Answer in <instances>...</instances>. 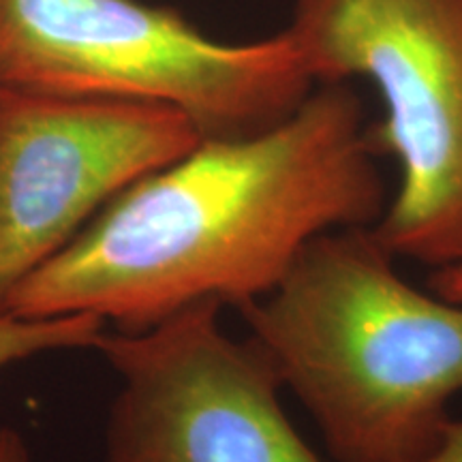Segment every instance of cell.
<instances>
[{
    "instance_id": "obj_1",
    "label": "cell",
    "mask_w": 462,
    "mask_h": 462,
    "mask_svg": "<svg viewBox=\"0 0 462 462\" xmlns=\"http://www.w3.org/2000/svg\"><path fill=\"white\" fill-rule=\"evenodd\" d=\"M379 157L356 90L319 84L279 125L201 140L120 193L17 287L9 313L140 332L201 300L242 309L317 236L379 221Z\"/></svg>"
},
{
    "instance_id": "obj_2",
    "label": "cell",
    "mask_w": 462,
    "mask_h": 462,
    "mask_svg": "<svg viewBox=\"0 0 462 462\" xmlns=\"http://www.w3.org/2000/svg\"><path fill=\"white\" fill-rule=\"evenodd\" d=\"M238 310L334 460L424 462L441 446L462 392V304L404 281L371 227L317 236Z\"/></svg>"
},
{
    "instance_id": "obj_3",
    "label": "cell",
    "mask_w": 462,
    "mask_h": 462,
    "mask_svg": "<svg viewBox=\"0 0 462 462\" xmlns=\"http://www.w3.org/2000/svg\"><path fill=\"white\" fill-rule=\"evenodd\" d=\"M0 88L159 103L227 140L279 125L317 82L287 28L223 43L142 0H0Z\"/></svg>"
},
{
    "instance_id": "obj_4",
    "label": "cell",
    "mask_w": 462,
    "mask_h": 462,
    "mask_svg": "<svg viewBox=\"0 0 462 462\" xmlns=\"http://www.w3.org/2000/svg\"><path fill=\"white\" fill-rule=\"evenodd\" d=\"M287 31L317 86L379 90L373 142L401 184L374 238L432 270L462 263V0H296Z\"/></svg>"
},
{
    "instance_id": "obj_5",
    "label": "cell",
    "mask_w": 462,
    "mask_h": 462,
    "mask_svg": "<svg viewBox=\"0 0 462 462\" xmlns=\"http://www.w3.org/2000/svg\"><path fill=\"white\" fill-rule=\"evenodd\" d=\"M201 300L140 332H106L95 349L120 374L103 462H323L281 402L262 349L221 326Z\"/></svg>"
},
{
    "instance_id": "obj_6",
    "label": "cell",
    "mask_w": 462,
    "mask_h": 462,
    "mask_svg": "<svg viewBox=\"0 0 462 462\" xmlns=\"http://www.w3.org/2000/svg\"><path fill=\"white\" fill-rule=\"evenodd\" d=\"M201 140L170 106L0 88V315L109 201Z\"/></svg>"
},
{
    "instance_id": "obj_7",
    "label": "cell",
    "mask_w": 462,
    "mask_h": 462,
    "mask_svg": "<svg viewBox=\"0 0 462 462\" xmlns=\"http://www.w3.org/2000/svg\"><path fill=\"white\" fill-rule=\"evenodd\" d=\"M107 321L97 315L22 317L0 315V371L39 354L62 349H95Z\"/></svg>"
},
{
    "instance_id": "obj_8",
    "label": "cell",
    "mask_w": 462,
    "mask_h": 462,
    "mask_svg": "<svg viewBox=\"0 0 462 462\" xmlns=\"http://www.w3.org/2000/svg\"><path fill=\"white\" fill-rule=\"evenodd\" d=\"M429 289L432 293H437L439 298L462 304V263L432 270L429 279Z\"/></svg>"
},
{
    "instance_id": "obj_9",
    "label": "cell",
    "mask_w": 462,
    "mask_h": 462,
    "mask_svg": "<svg viewBox=\"0 0 462 462\" xmlns=\"http://www.w3.org/2000/svg\"><path fill=\"white\" fill-rule=\"evenodd\" d=\"M0 462H32L24 437L11 426H0Z\"/></svg>"
},
{
    "instance_id": "obj_10",
    "label": "cell",
    "mask_w": 462,
    "mask_h": 462,
    "mask_svg": "<svg viewBox=\"0 0 462 462\" xmlns=\"http://www.w3.org/2000/svg\"><path fill=\"white\" fill-rule=\"evenodd\" d=\"M424 462H462V420L449 421L441 446Z\"/></svg>"
}]
</instances>
